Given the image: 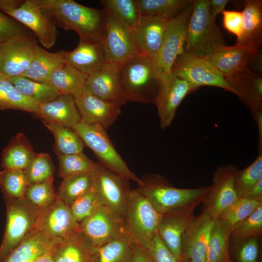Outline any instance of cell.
Instances as JSON below:
<instances>
[{
    "instance_id": "cell-1",
    "label": "cell",
    "mask_w": 262,
    "mask_h": 262,
    "mask_svg": "<svg viewBox=\"0 0 262 262\" xmlns=\"http://www.w3.org/2000/svg\"><path fill=\"white\" fill-rule=\"evenodd\" d=\"M44 14L57 27L74 31L83 41L101 42L106 19L104 9L82 5L73 0H38Z\"/></svg>"
},
{
    "instance_id": "cell-2",
    "label": "cell",
    "mask_w": 262,
    "mask_h": 262,
    "mask_svg": "<svg viewBox=\"0 0 262 262\" xmlns=\"http://www.w3.org/2000/svg\"><path fill=\"white\" fill-rule=\"evenodd\" d=\"M162 72L156 58L141 53L119 66L120 84L127 101L155 104Z\"/></svg>"
},
{
    "instance_id": "cell-3",
    "label": "cell",
    "mask_w": 262,
    "mask_h": 262,
    "mask_svg": "<svg viewBox=\"0 0 262 262\" xmlns=\"http://www.w3.org/2000/svg\"><path fill=\"white\" fill-rule=\"evenodd\" d=\"M138 189L160 214L195 209L205 201L210 186L193 189L176 188L159 176L141 179Z\"/></svg>"
},
{
    "instance_id": "cell-4",
    "label": "cell",
    "mask_w": 262,
    "mask_h": 262,
    "mask_svg": "<svg viewBox=\"0 0 262 262\" xmlns=\"http://www.w3.org/2000/svg\"><path fill=\"white\" fill-rule=\"evenodd\" d=\"M209 0H195L184 51L205 58L225 46L223 35L209 12Z\"/></svg>"
},
{
    "instance_id": "cell-5",
    "label": "cell",
    "mask_w": 262,
    "mask_h": 262,
    "mask_svg": "<svg viewBox=\"0 0 262 262\" xmlns=\"http://www.w3.org/2000/svg\"><path fill=\"white\" fill-rule=\"evenodd\" d=\"M161 216L138 188L130 189L124 221L127 234L134 244L147 249Z\"/></svg>"
},
{
    "instance_id": "cell-6",
    "label": "cell",
    "mask_w": 262,
    "mask_h": 262,
    "mask_svg": "<svg viewBox=\"0 0 262 262\" xmlns=\"http://www.w3.org/2000/svg\"><path fill=\"white\" fill-rule=\"evenodd\" d=\"M0 11L31 30L44 48L55 44L57 26L44 14L38 0H0Z\"/></svg>"
},
{
    "instance_id": "cell-7",
    "label": "cell",
    "mask_w": 262,
    "mask_h": 262,
    "mask_svg": "<svg viewBox=\"0 0 262 262\" xmlns=\"http://www.w3.org/2000/svg\"><path fill=\"white\" fill-rule=\"evenodd\" d=\"M73 130L93 151L98 163L129 181L132 180L138 185L141 183V179L131 171L115 148L106 129L98 124L81 121Z\"/></svg>"
},
{
    "instance_id": "cell-8",
    "label": "cell",
    "mask_w": 262,
    "mask_h": 262,
    "mask_svg": "<svg viewBox=\"0 0 262 262\" xmlns=\"http://www.w3.org/2000/svg\"><path fill=\"white\" fill-rule=\"evenodd\" d=\"M104 10L106 19L101 43L107 63L120 66L139 53L133 29L115 14Z\"/></svg>"
},
{
    "instance_id": "cell-9",
    "label": "cell",
    "mask_w": 262,
    "mask_h": 262,
    "mask_svg": "<svg viewBox=\"0 0 262 262\" xmlns=\"http://www.w3.org/2000/svg\"><path fill=\"white\" fill-rule=\"evenodd\" d=\"M171 72L187 81L195 90L201 86H213L237 95L225 77L205 58L184 51L175 60Z\"/></svg>"
},
{
    "instance_id": "cell-10",
    "label": "cell",
    "mask_w": 262,
    "mask_h": 262,
    "mask_svg": "<svg viewBox=\"0 0 262 262\" xmlns=\"http://www.w3.org/2000/svg\"><path fill=\"white\" fill-rule=\"evenodd\" d=\"M6 206L5 231L0 246V262L34 229L36 213L24 199L4 198Z\"/></svg>"
},
{
    "instance_id": "cell-11",
    "label": "cell",
    "mask_w": 262,
    "mask_h": 262,
    "mask_svg": "<svg viewBox=\"0 0 262 262\" xmlns=\"http://www.w3.org/2000/svg\"><path fill=\"white\" fill-rule=\"evenodd\" d=\"M92 187L102 205L124 220L130 189L129 180L111 171L99 163L91 173Z\"/></svg>"
},
{
    "instance_id": "cell-12",
    "label": "cell",
    "mask_w": 262,
    "mask_h": 262,
    "mask_svg": "<svg viewBox=\"0 0 262 262\" xmlns=\"http://www.w3.org/2000/svg\"><path fill=\"white\" fill-rule=\"evenodd\" d=\"M33 33L16 35L0 44V75L21 76L34 59L39 46Z\"/></svg>"
},
{
    "instance_id": "cell-13",
    "label": "cell",
    "mask_w": 262,
    "mask_h": 262,
    "mask_svg": "<svg viewBox=\"0 0 262 262\" xmlns=\"http://www.w3.org/2000/svg\"><path fill=\"white\" fill-rule=\"evenodd\" d=\"M194 90L187 81L177 77L171 71L162 72L155 102L162 129L171 124L180 103L186 95Z\"/></svg>"
},
{
    "instance_id": "cell-14",
    "label": "cell",
    "mask_w": 262,
    "mask_h": 262,
    "mask_svg": "<svg viewBox=\"0 0 262 262\" xmlns=\"http://www.w3.org/2000/svg\"><path fill=\"white\" fill-rule=\"evenodd\" d=\"M80 227L81 231L95 247L127 235L124 220L104 205L98 207L82 221Z\"/></svg>"
},
{
    "instance_id": "cell-15",
    "label": "cell",
    "mask_w": 262,
    "mask_h": 262,
    "mask_svg": "<svg viewBox=\"0 0 262 262\" xmlns=\"http://www.w3.org/2000/svg\"><path fill=\"white\" fill-rule=\"evenodd\" d=\"M34 229L49 239H64L81 231L69 206L58 197L53 204L36 214Z\"/></svg>"
},
{
    "instance_id": "cell-16",
    "label": "cell",
    "mask_w": 262,
    "mask_h": 262,
    "mask_svg": "<svg viewBox=\"0 0 262 262\" xmlns=\"http://www.w3.org/2000/svg\"><path fill=\"white\" fill-rule=\"evenodd\" d=\"M194 3L169 21L164 42L157 57L158 64L164 72H170L176 58L184 51Z\"/></svg>"
},
{
    "instance_id": "cell-17",
    "label": "cell",
    "mask_w": 262,
    "mask_h": 262,
    "mask_svg": "<svg viewBox=\"0 0 262 262\" xmlns=\"http://www.w3.org/2000/svg\"><path fill=\"white\" fill-rule=\"evenodd\" d=\"M237 171L229 165L220 167L214 173L213 184L204 202L203 210L214 220L238 198L234 186Z\"/></svg>"
},
{
    "instance_id": "cell-18",
    "label": "cell",
    "mask_w": 262,
    "mask_h": 262,
    "mask_svg": "<svg viewBox=\"0 0 262 262\" xmlns=\"http://www.w3.org/2000/svg\"><path fill=\"white\" fill-rule=\"evenodd\" d=\"M214 220L204 211L195 217L182 236V260L187 262H206Z\"/></svg>"
},
{
    "instance_id": "cell-19",
    "label": "cell",
    "mask_w": 262,
    "mask_h": 262,
    "mask_svg": "<svg viewBox=\"0 0 262 262\" xmlns=\"http://www.w3.org/2000/svg\"><path fill=\"white\" fill-rule=\"evenodd\" d=\"M73 97L81 121L85 123L98 124L107 129L121 114V106L100 99L85 88Z\"/></svg>"
},
{
    "instance_id": "cell-20",
    "label": "cell",
    "mask_w": 262,
    "mask_h": 262,
    "mask_svg": "<svg viewBox=\"0 0 262 262\" xmlns=\"http://www.w3.org/2000/svg\"><path fill=\"white\" fill-rule=\"evenodd\" d=\"M194 210H178L162 214L157 233L164 246L178 260H182V236L196 217Z\"/></svg>"
},
{
    "instance_id": "cell-21",
    "label": "cell",
    "mask_w": 262,
    "mask_h": 262,
    "mask_svg": "<svg viewBox=\"0 0 262 262\" xmlns=\"http://www.w3.org/2000/svg\"><path fill=\"white\" fill-rule=\"evenodd\" d=\"M85 89L95 96L122 106L127 101L123 94L119 75V66L107 63L88 75Z\"/></svg>"
},
{
    "instance_id": "cell-22",
    "label": "cell",
    "mask_w": 262,
    "mask_h": 262,
    "mask_svg": "<svg viewBox=\"0 0 262 262\" xmlns=\"http://www.w3.org/2000/svg\"><path fill=\"white\" fill-rule=\"evenodd\" d=\"M169 20L149 16H141L133 36L139 53L157 57L162 47Z\"/></svg>"
},
{
    "instance_id": "cell-23",
    "label": "cell",
    "mask_w": 262,
    "mask_h": 262,
    "mask_svg": "<svg viewBox=\"0 0 262 262\" xmlns=\"http://www.w3.org/2000/svg\"><path fill=\"white\" fill-rule=\"evenodd\" d=\"M43 122L58 124L73 129L81 121L74 97L59 95L54 99L39 104L36 114Z\"/></svg>"
},
{
    "instance_id": "cell-24",
    "label": "cell",
    "mask_w": 262,
    "mask_h": 262,
    "mask_svg": "<svg viewBox=\"0 0 262 262\" xmlns=\"http://www.w3.org/2000/svg\"><path fill=\"white\" fill-rule=\"evenodd\" d=\"M64 62L87 75L107 63L101 42L93 43L80 39L74 50H64Z\"/></svg>"
},
{
    "instance_id": "cell-25",
    "label": "cell",
    "mask_w": 262,
    "mask_h": 262,
    "mask_svg": "<svg viewBox=\"0 0 262 262\" xmlns=\"http://www.w3.org/2000/svg\"><path fill=\"white\" fill-rule=\"evenodd\" d=\"M255 51L236 44L219 48L205 58L226 78L246 67Z\"/></svg>"
},
{
    "instance_id": "cell-26",
    "label": "cell",
    "mask_w": 262,
    "mask_h": 262,
    "mask_svg": "<svg viewBox=\"0 0 262 262\" xmlns=\"http://www.w3.org/2000/svg\"><path fill=\"white\" fill-rule=\"evenodd\" d=\"M95 246L81 231L55 242L54 262H94Z\"/></svg>"
},
{
    "instance_id": "cell-27",
    "label": "cell",
    "mask_w": 262,
    "mask_h": 262,
    "mask_svg": "<svg viewBox=\"0 0 262 262\" xmlns=\"http://www.w3.org/2000/svg\"><path fill=\"white\" fill-rule=\"evenodd\" d=\"M244 6L243 32L236 44L257 51L262 44V0H246Z\"/></svg>"
},
{
    "instance_id": "cell-28",
    "label": "cell",
    "mask_w": 262,
    "mask_h": 262,
    "mask_svg": "<svg viewBox=\"0 0 262 262\" xmlns=\"http://www.w3.org/2000/svg\"><path fill=\"white\" fill-rule=\"evenodd\" d=\"M227 81L253 111H261L262 100V75L247 67L225 78Z\"/></svg>"
},
{
    "instance_id": "cell-29",
    "label": "cell",
    "mask_w": 262,
    "mask_h": 262,
    "mask_svg": "<svg viewBox=\"0 0 262 262\" xmlns=\"http://www.w3.org/2000/svg\"><path fill=\"white\" fill-rule=\"evenodd\" d=\"M25 135L17 134L3 149L1 156L2 169L24 170L35 155Z\"/></svg>"
},
{
    "instance_id": "cell-30",
    "label": "cell",
    "mask_w": 262,
    "mask_h": 262,
    "mask_svg": "<svg viewBox=\"0 0 262 262\" xmlns=\"http://www.w3.org/2000/svg\"><path fill=\"white\" fill-rule=\"evenodd\" d=\"M64 50L50 52L38 47L35 57L21 76L35 82L49 84L54 70L64 63Z\"/></svg>"
},
{
    "instance_id": "cell-31",
    "label": "cell",
    "mask_w": 262,
    "mask_h": 262,
    "mask_svg": "<svg viewBox=\"0 0 262 262\" xmlns=\"http://www.w3.org/2000/svg\"><path fill=\"white\" fill-rule=\"evenodd\" d=\"M232 227L218 218L212 226L208 245L206 262H231L229 247Z\"/></svg>"
},
{
    "instance_id": "cell-32",
    "label": "cell",
    "mask_w": 262,
    "mask_h": 262,
    "mask_svg": "<svg viewBox=\"0 0 262 262\" xmlns=\"http://www.w3.org/2000/svg\"><path fill=\"white\" fill-rule=\"evenodd\" d=\"M88 75L64 62L52 72L49 84L59 94L73 97L85 88Z\"/></svg>"
},
{
    "instance_id": "cell-33",
    "label": "cell",
    "mask_w": 262,
    "mask_h": 262,
    "mask_svg": "<svg viewBox=\"0 0 262 262\" xmlns=\"http://www.w3.org/2000/svg\"><path fill=\"white\" fill-rule=\"evenodd\" d=\"M51 239L34 229L2 262H33L47 248Z\"/></svg>"
},
{
    "instance_id": "cell-34",
    "label": "cell",
    "mask_w": 262,
    "mask_h": 262,
    "mask_svg": "<svg viewBox=\"0 0 262 262\" xmlns=\"http://www.w3.org/2000/svg\"><path fill=\"white\" fill-rule=\"evenodd\" d=\"M195 0H136L141 16L170 20L182 12Z\"/></svg>"
},
{
    "instance_id": "cell-35",
    "label": "cell",
    "mask_w": 262,
    "mask_h": 262,
    "mask_svg": "<svg viewBox=\"0 0 262 262\" xmlns=\"http://www.w3.org/2000/svg\"><path fill=\"white\" fill-rule=\"evenodd\" d=\"M134 243L127 235L95 247L94 262H132Z\"/></svg>"
},
{
    "instance_id": "cell-36",
    "label": "cell",
    "mask_w": 262,
    "mask_h": 262,
    "mask_svg": "<svg viewBox=\"0 0 262 262\" xmlns=\"http://www.w3.org/2000/svg\"><path fill=\"white\" fill-rule=\"evenodd\" d=\"M39 104L23 95L9 80L0 75V110H20L36 114Z\"/></svg>"
},
{
    "instance_id": "cell-37",
    "label": "cell",
    "mask_w": 262,
    "mask_h": 262,
    "mask_svg": "<svg viewBox=\"0 0 262 262\" xmlns=\"http://www.w3.org/2000/svg\"><path fill=\"white\" fill-rule=\"evenodd\" d=\"M43 123L54 137V149L57 155L83 152L84 143L72 129L58 124Z\"/></svg>"
},
{
    "instance_id": "cell-38",
    "label": "cell",
    "mask_w": 262,
    "mask_h": 262,
    "mask_svg": "<svg viewBox=\"0 0 262 262\" xmlns=\"http://www.w3.org/2000/svg\"><path fill=\"white\" fill-rule=\"evenodd\" d=\"M8 79L23 95L39 104L50 101L60 95L50 84L38 82L22 76Z\"/></svg>"
},
{
    "instance_id": "cell-39",
    "label": "cell",
    "mask_w": 262,
    "mask_h": 262,
    "mask_svg": "<svg viewBox=\"0 0 262 262\" xmlns=\"http://www.w3.org/2000/svg\"><path fill=\"white\" fill-rule=\"evenodd\" d=\"M91 173H84L69 176L63 179L60 184L57 197L69 206L76 199L92 187Z\"/></svg>"
},
{
    "instance_id": "cell-40",
    "label": "cell",
    "mask_w": 262,
    "mask_h": 262,
    "mask_svg": "<svg viewBox=\"0 0 262 262\" xmlns=\"http://www.w3.org/2000/svg\"><path fill=\"white\" fill-rule=\"evenodd\" d=\"M53 179L47 181L30 184L24 196V200L36 214L45 210L57 198L53 184Z\"/></svg>"
},
{
    "instance_id": "cell-41",
    "label": "cell",
    "mask_w": 262,
    "mask_h": 262,
    "mask_svg": "<svg viewBox=\"0 0 262 262\" xmlns=\"http://www.w3.org/2000/svg\"><path fill=\"white\" fill-rule=\"evenodd\" d=\"M29 185L23 170L2 169L0 171V189L4 198L24 199L25 192Z\"/></svg>"
},
{
    "instance_id": "cell-42",
    "label": "cell",
    "mask_w": 262,
    "mask_h": 262,
    "mask_svg": "<svg viewBox=\"0 0 262 262\" xmlns=\"http://www.w3.org/2000/svg\"><path fill=\"white\" fill-rule=\"evenodd\" d=\"M57 156L59 175L63 179L78 174L91 173L97 165L83 152Z\"/></svg>"
},
{
    "instance_id": "cell-43",
    "label": "cell",
    "mask_w": 262,
    "mask_h": 262,
    "mask_svg": "<svg viewBox=\"0 0 262 262\" xmlns=\"http://www.w3.org/2000/svg\"><path fill=\"white\" fill-rule=\"evenodd\" d=\"M261 205L262 197L256 199L238 197L223 211L219 218L232 226L249 216Z\"/></svg>"
},
{
    "instance_id": "cell-44",
    "label": "cell",
    "mask_w": 262,
    "mask_h": 262,
    "mask_svg": "<svg viewBox=\"0 0 262 262\" xmlns=\"http://www.w3.org/2000/svg\"><path fill=\"white\" fill-rule=\"evenodd\" d=\"M29 184L52 179L54 169L50 156L47 153H35L27 167L23 170Z\"/></svg>"
},
{
    "instance_id": "cell-45",
    "label": "cell",
    "mask_w": 262,
    "mask_h": 262,
    "mask_svg": "<svg viewBox=\"0 0 262 262\" xmlns=\"http://www.w3.org/2000/svg\"><path fill=\"white\" fill-rule=\"evenodd\" d=\"M262 178V155L261 153L250 165L241 171H237L234 186L238 197H243Z\"/></svg>"
},
{
    "instance_id": "cell-46",
    "label": "cell",
    "mask_w": 262,
    "mask_h": 262,
    "mask_svg": "<svg viewBox=\"0 0 262 262\" xmlns=\"http://www.w3.org/2000/svg\"><path fill=\"white\" fill-rule=\"evenodd\" d=\"M104 9L120 17L131 29L136 28L141 18L136 0H101Z\"/></svg>"
},
{
    "instance_id": "cell-47",
    "label": "cell",
    "mask_w": 262,
    "mask_h": 262,
    "mask_svg": "<svg viewBox=\"0 0 262 262\" xmlns=\"http://www.w3.org/2000/svg\"><path fill=\"white\" fill-rule=\"evenodd\" d=\"M231 235L237 239L244 240L260 236L262 232V205L245 219L231 226Z\"/></svg>"
},
{
    "instance_id": "cell-48",
    "label": "cell",
    "mask_w": 262,
    "mask_h": 262,
    "mask_svg": "<svg viewBox=\"0 0 262 262\" xmlns=\"http://www.w3.org/2000/svg\"><path fill=\"white\" fill-rule=\"evenodd\" d=\"M101 205H102L100 199L92 187L89 191L76 199L69 207L73 217L80 224Z\"/></svg>"
},
{
    "instance_id": "cell-49",
    "label": "cell",
    "mask_w": 262,
    "mask_h": 262,
    "mask_svg": "<svg viewBox=\"0 0 262 262\" xmlns=\"http://www.w3.org/2000/svg\"><path fill=\"white\" fill-rule=\"evenodd\" d=\"M27 28L0 11V44L18 35L29 33Z\"/></svg>"
},
{
    "instance_id": "cell-50",
    "label": "cell",
    "mask_w": 262,
    "mask_h": 262,
    "mask_svg": "<svg viewBox=\"0 0 262 262\" xmlns=\"http://www.w3.org/2000/svg\"><path fill=\"white\" fill-rule=\"evenodd\" d=\"M147 250L153 262H187L176 258L164 246L158 233Z\"/></svg>"
},
{
    "instance_id": "cell-51",
    "label": "cell",
    "mask_w": 262,
    "mask_h": 262,
    "mask_svg": "<svg viewBox=\"0 0 262 262\" xmlns=\"http://www.w3.org/2000/svg\"><path fill=\"white\" fill-rule=\"evenodd\" d=\"M223 15V23L224 28L230 33L237 36V39L241 35L243 29V17L242 12L224 10Z\"/></svg>"
},
{
    "instance_id": "cell-52",
    "label": "cell",
    "mask_w": 262,
    "mask_h": 262,
    "mask_svg": "<svg viewBox=\"0 0 262 262\" xmlns=\"http://www.w3.org/2000/svg\"><path fill=\"white\" fill-rule=\"evenodd\" d=\"M253 72L262 75V51L260 48L253 54L247 66Z\"/></svg>"
},
{
    "instance_id": "cell-53",
    "label": "cell",
    "mask_w": 262,
    "mask_h": 262,
    "mask_svg": "<svg viewBox=\"0 0 262 262\" xmlns=\"http://www.w3.org/2000/svg\"><path fill=\"white\" fill-rule=\"evenodd\" d=\"M132 262H153V261L147 249L134 244Z\"/></svg>"
},
{
    "instance_id": "cell-54",
    "label": "cell",
    "mask_w": 262,
    "mask_h": 262,
    "mask_svg": "<svg viewBox=\"0 0 262 262\" xmlns=\"http://www.w3.org/2000/svg\"><path fill=\"white\" fill-rule=\"evenodd\" d=\"M209 9L212 17L215 19L216 16L225 10L229 0H209Z\"/></svg>"
},
{
    "instance_id": "cell-55",
    "label": "cell",
    "mask_w": 262,
    "mask_h": 262,
    "mask_svg": "<svg viewBox=\"0 0 262 262\" xmlns=\"http://www.w3.org/2000/svg\"><path fill=\"white\" fill-rule=\"evenodd\" d=\"M59 239H52L47 248L33 262H54L53 249L56 241Z\"/></svg>"
},
{
    "instance_id": "cell-56",
    "label": "cell",
    "mask_w": 262,
    "mask_h": 262,
    "mask_svg": "<svg viewBox=\"0 0 262 262\" xmlns=\"http://www.w3.org/2000/svg\"><path fill=\"white\" fill-rule=\"evenodd\" d=\"M242 197L256 199L262 197V178Z\"/></svg>"
}]
</instances>
